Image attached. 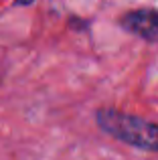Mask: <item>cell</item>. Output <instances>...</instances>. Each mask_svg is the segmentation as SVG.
<instances>
[{"label": "cell", "instance_id": "6da1fadb", "mask_svg": "<svg viewBox=\"0 0 158 160\" xmlns=\"http://www.w3.org/2000/svg\"><path fill=\"white\" fill-rule=\"evenodd\" d=\"M95 124L122 144L144 152H158V124L154 122L114 108H101L95 112Z\"/></svg>", "mask_w": 158, "mask_h": 160}, {"label": "cell", "instance_id": "7a4b0ae2", "mask_svg": "<svg viewBox=\"0 0 158 160\" xmlns=\"http://www.w3.org/2000/svg\"><path fill=\"white\" fill-rule=\"evenodd\" d=\"M120 24L130 35H136L146 41H154L158 37V10H154V8L130 10L120 18Z\"/></svg>", "mask_w": 158, "mask_h": 160}, {"label": "cell", "instance_id": "3957f363", "mask_svg": "<svg viewBox=\"0 0 158 160\" xmlns=\"http://www.w3.org/2000/svg\"><path fill=\"white\" fill-rule=\"evenodd\" d=\"M18 2H20V4H31L32 0H18Z\"/></svg>", "mask_w": 158, "mask_h": 160}]
</instances>
